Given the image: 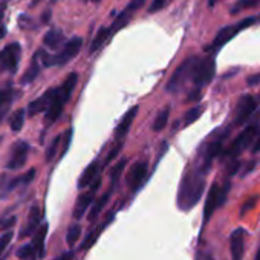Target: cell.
Masks as SVG:
<instances>
[{
  "label": "cell",
  "instance_id": "cell-10",
  "mask_svg": "<svg viewBox=\"0 0 260 260\" xmlns=\"http://www.w3.org/2000/svg\"><path fill=\"white\" fill-rule=\"evenodd\" d=\"M22 55V48L19 43H11L0 51V69L14 74L17 71Z\"/></svg>",
  "mask_w": 260,
  "mask_h": 260
},
{
  "label": "cell",
  "instance_id": "cell-22",
  "mask_svg": "<svg viewBox=\"0 0 260 260\" xmlns=\"http://www.w3.org/2000/svg\"><path fill=\"white\" fill-rule=\"evenodd\" d=\"M96 176H100V166H98V161H93L90 166H87V169L81 173L80 179H78V188H86L89 187L95 179Z\"/></svg>",
  "mask_w": 260,
  "mask_h": 260
},
{
  "label": "cell",
  "instance_id": "cell-13",
  "mask_svg": "<svg viewBox=\"0 0 260 260\" xmlns=\"http://www.w3.org/2000/svg\"><path fill=\"white\" fill-rule=\"evenodd\" d=\"M225 135H220L219 138H214L213 141H210L205 147H204V152H202V159H201V167L199 170L205 175L208 172V169L211 167V162L213 159L222 152V141H223Z\"/></svg>",
  "mask_w": 260,
  "mask_h": 260
},
{
  "label": "cell",
  "instance_id": "cell-39",
  "mask_svg": "<svg viewBox=\"0 0 260 260\" xmlns=\"http://www.w3.org/2000/svg\"><path fill=\"white\" fill-rule=\"evenodd\" d=\"M170 4V0H153L152 2V5H150V8H149V13H158V11H161L162 8H166L167 5Z\"/></svg>",
  "mask_w": 260,
  "mask_h": 260
},
{
  "label": "cell",
  "instance_id": "cell-7",
  "mask_svg": "<svg viewBox=\"0 0 260 260\" xmlns=\"http://www.w3.org/2000/svg\"><path fill=\"white\" fill-rule=\"evenodd\" d=\"M216 74V61L213 55H208L205 58H199L191 77L193 84L196 86V89H201L204 86H207Z\"/></svg>",
  "mask_w": 260,
  "mask_h": 260
},
{
  "label": "cell",
  "instance_id": "cell-51",
  "mask_svg": "<svg viewBox=\"0 0 260 260\" xmlns=\"http://www.w3.org/2000/svg\"><path fill=\"white\" fill-rule=\"evenodd\" d=\"M255 260H260V248H258V251H257V255H255Z\"/></svg>",
  "mask_w": 260,
  "mask_h": 260
},
{
  "label": "cell",
  "instance_id": "cell-30",
  "mask_svg": "<svg viewBox=\"0 0 260 260\" xmlns=\"http://www.w3.org/2000/svg\"><path fill=\"white\" fill-rule=\"evenodd\" d=\"M169 113H170L169 107L158 113V116L155 118V122H153V130H155V132H161V130L166 127V124L169 121Z\"/></svg>",
  "mask_w": 260,
  "mask_h": 260
},
{
  "label": "cell",
  "instance_id": "cell-18",
  "mask_svg": "<svg viewBox=\"0 0 260 260\" xmlns=\"http://www.w3.org/2000/svg\"><path fill=\"white\" fill-rule=\"evenodd\" d=\"M54 93H55V87L46 90L42 96H39L37 100L31 101L29 106H28V113H29L31 116H34V115H37V113H40V112H46L48 107H49L51 103H52Z\"/></svg>",
  "mask_w": 260,
  "mask_h": 260
},
{
  "label": "cell",
  "instance_id": "cell-26",
  "mask_svg": "<svg viewBox=\"0 0 260 260\" xmlns=\"http://www.w3.org/2000/svg\"><path fill=\"white\" fill-rule=\"evenodd\" d=\"M39 60H40V52H36V55H34V58H32V61H31L29 69H28V71L25 72V75L22 77V83H23V84H29V83H32V81L39 77V74H40Z\"/></svg>",
  "mask_w": 260,
  "mask_h": 260
},
{
  "label": "cell",
  "instance_id": "cell-11",
  "mask_svg": "<svg viewBox=\"0 0 260 260\" xmlns=\"http://www.w3.org/2000/svg\"><path fill=\"white\" fill-rule=\"evenodd\" d=\"M100 187H101V176H96V179L90 184L89 190H87L86 193H83V194L78 198V201H77V204H75V208H74V217H75L77 220H80V219L86 214V211H87V208L92 205L93 198H95V193L98 191Z\"/></svg>",
  "mask_w": 260,
  "mask_h": 260
},
{
  "label": "cell",
  "instance_id": "cell-32",
  "mask_svg": "<svg viewBox=\"0 0 260 260\" xmlns=\"http://www.w3.org/2000/svg\"><path fill=\"white\" fill-rule=\"evenodd\" d=\"M260 4V0H239V2L234 4L233 10H231V14H237L243 10H248V8H252V7H257Z\"/></svg>",
  "mask_w": 260,
  "mask_h": 260
},
{
  "label": "cell",
  "instance_id": "cell-17",
  "mask_svg": "<svg viewBox=\"0 0 260 260\" xmlns=\"http://www.w3.org/2000/svg\"><path fill=\"white\" fill-rule=\"evenodd\" d=\"M138 110H140V107H138V106L130 107V109H128V112L121 118L119 124H118V125H116V128H115V140H116V141H122V138L127 135L130 125H132L134 119L137 118Z\"/></svg>",
  "mask_w": 260,
  "mask_h": 260
},
{
  "label": "cell",
  "instance_id": "cell-29",
  "mask_svg": "<svg viewBox=\"0 0 260 260\" xmlns=\"http://www.w3.org/2000/svg\"><path fill=\"white\" fill-rule=\"evenodd\" d=\"M25 116H26V110L25 109H19L14 116L11 118V128L14 132H20L22 127H23V122H25Z\"/></svg>",
  "mask_w": 260,
  "mask_h": 260
},
{
  "label": "cell",
  "instance_id": "cell-21",
  "mask_svg": "<svg viewBox=\"0 0 260 260\" xmlns=\"http://www.w3.org/2000/svg\"><path fill=\"white\" fill-rule=\"evenodd\" d=\"M13 100H14V90L10 86L0 89V124H2L4 118L10 112Z\"/></svg>",
  "mask_w": 260,
  "mask_h": 260
},
{
  "label": "cell",
  "instance_id": "cell-48",
  "mask_svg": "<svg viewBox=\"0 0 260 260\" xmlns=\"http://www.w3.org/2000/svg\"><path fill=\"white\" fill-rule=\"evenodd\" d=\"M49 16H51V10H48V11L43 14V19H42V20H43V23H48V22H49Z\"/></svg>",
  "mask_w": 260,
  "mask_h": 260
},
{
  "label": "cell",
  "instance_id": "cell-54",
  "mask_svg": "<svg viewBox=\"0 0 260 260\" xmlns=\"http://www.w3.org/2000/svg\"><path fill=\"white\" fill-rule=\"evenodd\" d=\"M257 19H260V16H258V17H257ZM258 22H260V20H258Z\"/></svg>",
  "mask_w": 260,
  "mask_h": 260
},
{
  "label": "cell",
  "instance_id": "cell-49",
  "mask_svg": "<svg viewBox=\"0 0 260 260\" xmlns=\"http://www.w3.org/2000/svg\"><path fill=\"white\" fill-rule=\"evenodd\" d=\"M72 255H74L72 252H66V254H63L58 260H71V258H72Z\"/></svg>",
  "mask_w": 260,
  "mask_h": 260
},
{
  "label": "cell",
  "instance_id": "cell-2",
  "mask_svg": "<svg viewBox=\"0 0 260 260\" xmlns=\"http://www.w3.org/2000/svg\"><path fill=\"white\" fill-rule=\"evenodd\" d=\"M77 81H78V74L77 72H72L68 75V78L63 81L61 86L55 87V93H54V98H52V103L51 106L48 107L46 113H45V122L46 125H51L54 124L60 115L63 113V109L64 106L68 104L75 86H77Z\"/></svg>",
  "mask_w": 260,
  "mask_h": 260
},
{
  "label": "cell",
  "instance_id": "cell-8",
  "mask_svg": "<svg viewBox=\"0 0 260 260\" xmlns=\"http://www.w3.org/2000/svg\"><path fill=\"white\" fill-rule=\"evenodd\" d=\"M257 132H258L257 124H249V125H246V127L242 130V132H240V135H239V137L231 143V146L225 150L223 158L234 159L239 153H242L243 149H246V147L254 141Z\"/></svg>",
  "mask_w": 260,
  "mask_h": 260
},
{
  "label": "cell",
  "instance_id": "cell-4",
  "mask_svg": "<svg viewBox=\"0 0 260 260\" xmlns=\"http://www.w3.org/2000/svg\"><path fill=\"white\" fill-rule=\"evenodd\" d=\"M257 22H258L257 17H246V19L237 22L236 25H230V26L222 28V29L216 34L214 40H213L211 45L207 48V51H208V52H217L223 45H226L230 40H233L240 31L246 29L248 26H251V25H254V23H257Z\"/></svg>",
  "mask_w": 260,
  "mask_h": 260
},
{
  "label": "cell",
  "instance_id": "cell-31",
  "mask_svg": "<svg viewBox=\"0 0 260 260\" xmlns=\"http://www.w3.org/2000/svg\"><path fill=\"white\" fill-rule=\"evenodd\" d=\"M80 234H81V226L80 223H74L71 225V228L68 230V234H66V242L69 246H74L75 242L80 239Z\"/></svg>",
  "mask_w": 260,
  "mask_h": 260
},
{
  "label": "cell",
  "instance_id": "cell-25",
  "mask_svg": "<svg viewBox=\"0 0 260 260\" xmlns=\"http://www.w3.org/2000/svg\"><path fill=\"white\" fill-rule=\"evenodd\" d=\"M112 217H113V214H109V216H107V219H106V220H104V222H103L100 226H96L93 231H90V233L87 234V237L84 239V242H83V245H81V249H83V251L89 249V248H90V246H92V245L96 242V239H98L100 233H101V231H103V230H104V228H106L109 223H110V219H112Z\"/></svg>",
  "mask_w": 260,
  "mask_h": 260
},
{
  "label": "cell",
  "instance_id": "cell-3",
  "mask_svg": "<svg viewBox=\"0 0 260 260\" xmlns=\"http://www.w3.org/2000/svg\"><path fill=\"white\" fill-rule=\"evenodd\" d=\"M81 46H83V39L81 37H72L71 40H68L63 45L60 52H57L54 55H49L40 49V60L45 66H63L78 55V52L81 51Z\"/></svg>",
  "mask_w": 260,
  "mask_h": 260
},
{
  "label": "cell",
  "instance_id": "cell-43",
  "mask_svg": "<svg viewBox=\"0 0 260 260\" xmlns=\"http://www.w3.org/2000/svg\"><path fill=\"white\" fill-rule=\"evenodd\" d=\"M16 220H17V219H16L14 216H13V217H10V219H7V222H5V223L2 225V228H4V230H8V231H10V228H11V226H13V225L16 223Z\"/></svg>",
  "mask_w": 260,
  "mask_h": 260
},
{
  "label": "cell",
  "instance_id": "cell-27",
  "mask_svg": "<svg viewBox=\"0 0 260 260\" xmlns=\"http://www.w3.org/2000/svg\"><path fill=\"white\" fill-rule=\"evenodd\" d=\"M109 39H110V37H109V34H107V28H101V29L98 31V34L95 36L92 45H90V54H93V52H96L98 49H101V48L104 46V43H106Z\"/></svg>",
  "mask_w": 260,
  "mask_h": 260
},
{
  "label": "cell",
  "instance_id": "cell-40",
  "mask_svg": "<svg viewBox=\"0 0 260 260\" xmlns=\"http://www.w3.org/2000/svg\"><path fill=\"white\" fill-rule=\"evenodd\" d=\"M5 8H7V2H4L0 5V40H2L7 36V26L4 23V14H5Z\"/></svg>",
  "mask_w": 260,
  "mask_h": 260
},
{
  "label": "cell",
  "instance_id": "cell-52",
  "mask_svg": "<svg viewBox=\"0 0 260 260\" xmlns=\"http://www.w3.org/2000/svg\"><path fill=\"white\" fill-rule=\"evenodd\" d=\"M208 4H210V7H213L216 4V0H208Z\"/></svg>",
  "mask_w": 260,
  "mask_h": 260
},
{
  "label": "cell",
  "instance_id": "cell-47",
  "mask_svg": "<svg viewBox=\"0 0 260 260\" xmlns=\"http://www.w3.org/2000/svg\"><path fill=\"white\" fill-rule=\"evenodd\" d=\"M252 152L254 153H258L260 152V137H257V140H255V143L252 146Z\"/></svg>",
  "mask_w": 260,
  "mask_h": 260
},
{
  "label": "cell",
  "instance_id": "cell-46",
  "mask_svg": "<svg viewBox=\"0 0 260 260\" xmlns=\"http://www.w3.org/2000/svg\"><path fill=\"white\" fill-rule=\"evenodd\" d=\"M254 204H255V199H249V201L242 207V214H245V213L248 211V208H249L251 205H254Z\"/></svg>",
  "mask_w": 260,
  "mask_h": 260
},
{
  "label": "cell",
  "instance_id": "cell-24",
  "mask_svg": "<svg viewBox=\"0 0 260 260\" xmlns=\"http://www.w3.org/2000/svg\"><path fill=\"white\" fill-rule=\"evenodd\" d=\"M113 193V187H110L101 198H100V201L98 202H95L93 204V207H92V210L89 211V214H87V219L90 220V222H95L96 219H98V216H100V213L103 211V208L106 207V204L109 202V199H110V194Z\"/></svg>",
  "mask_w": 260,
  "mask_h": 260
},
{
  "label": "cell",
  "instance_id": "cell-34",
  "mask_svg": "<svg viewBox=\"0 0 260 260\" xmlns=\"http://www.w3.org/2000/svg\"><path fill=\"white\" fill-rule=\"evenodd\" d=\"M202 110H204V107L202 106H196V107H193V109H190L187 113H185V118H184V122H185V125H188V124H193L201 115H202Z\"/></svg>",
  "mask_w": 260,
  "mask_h": 260
},
{
  "label": "cell",
  "instance_id": "cell-1",
  "mask_svg": "<svg viewBox=\"0 0 260 260\" xmlns=\"http://www.w3.org/2000/svg\"><path fill=\"white\" fill-rule=\"evenodd\" d=\"M205 188V175L199 169H193L187 172L182 178L179 193H178V205L181 210H191L202 198Z\"/></svg>",
  "mask_w": 260,
  "mask_h": 260
},
{
  "label": "cell",
  "instance_id": "cell-14",
  "mask_svg": "<svg viewBox=\"0 0 260 260\" xmlns=\"http://www.w3.org/2000/svg\"><path fill=\"white\" fill-rule=\"evenodd\" d=\"M28 155H29V144L25 143V141H17L13 146V152H11V156H10V161L7 164V167L10 170L22 169L26 164Z\"/></svg>",
  "mask_w": 260,
  "mask_h": 260
},
{
  "label": "cell",
  "instance_id": "cell-28",
  "mask_svg": "<svg viewBox=\"0 0 260 260\" xmlns=\"http://www.w3.org/2000/svg\"><path fill=\"white\" fill-rule=\"evenodd\" d=\"M125 166H127V159H125V158H122L121 161H118V162L112 167V173H110V185H116V182H118L119 176L122 175V172H124Z\"/></svg>",
  "mask_w": 260,
  "mask_h": 260
},
{
  "label": "cell",
  "instance_id": "cell-44",
  "mask_svg": "<svg viewBox=\"0 0 260 260\" xmlns=\"http://www.w3.org/2000/svg\"><path fill=\"white\" fill-rule=\"evenodd\" d=\"M201 98V89H196L194 92H191L190 93V96H188V100L190 101H198Z\"/></svg>",
  "mask_w": 260,
  "mask_h": 260
},
{
  "label": "cell",
  "instance_id": "cell-41",
  "mask_svg": "<svg viewBox=\"0 0 260 260\" xmlns=\"http://www.w3.org/2000/svg\"><path fill=\"white\" fill-rule=\"evenodd\" d=\"M72 134H74V130H72V128H69L64 135H61V137H63V141H64V143H63V147H61V156H63V155H66V152H68V149H69V146H71Z\"/></svg>",
  "mask_w": 260,
  "mask_h": 260
},
{
  "label": "cell",
  "instance_id": "cell-33",
  "mask_svg": "<svg viewBox=\"0 0 260 260\" xmlns=\"http://www.w3.org/2000/svg\"><path fill=\"white\" fill-rule=\"evenodd\" d=\"M34 176H36V170H34V169H31L25 176H22V178H17V179L11 181V184H10L8 190H13V188H14V187H17L19 184H22V185H28V184L34 179Z\"/></svg>",
  "mask_w": 260,
  "mask_h": 260
},
{
  "label": "cell",
  "instance_id": "cell-53",
  "mask_svg": "<svg viewBox=\"0 0 260 260\" xmlns=\"http://www.w3.org/2000/svg\"><path fill=\"white\" fill-rule=\"evenodd\" d=\"M39 2H42V0H32V5H37Z\"/></svg>",
  "mask_w": 260,
  "mask_h": 260
},
{
  "label": "cell",
  "instance_id": "cell-45",
  "mask_svg": "<svg viewBox=\"0 0 260 260\" xmlns=\"http://www.w3.org/2000/svg\"><path fill=\"white\" fill-rule=\"evenodd\" d=\"M257 83H260V74H257V75L248 78V84H249V86H254V84H257Z\"/></svg>",
  "mask_w": 260,
  "mask_h": 260
},
{
  "label": "cell",
  "instance_id": "cell-38",
  "mask_svg": "<svg viewBox=\"0 0 260 260\" xmlns=\"http://www.w3.org/2000/svg\"><path fill=\"white\" fill-rule=\"evenodd\" d=\"M122 144H124L122 141H116V144L110 149V152H109V155H107V158H106V161H104L106 164H109L110 161H113V159L116 158V155H118V153L121 152V149H122Z\"/></svg>",
  "mask_w": 260,
  "mask_h": 260
},
{
  "label": "cell",
  "instance_id": "cell-5",
  "mask_svg": "<svg viewBox=\"0 0 260 260\" xmlns=\"http://www.w3.org/2000/svg\"><path fill=\"white\" fill-rule=\"evenodd\" d=\"M198 60H199V57L193 55V57L185 58V60L179 64V68L175 71V74L172 75V78H170L169 83H167V92L176 93V92H179V90L185 86L187 81L191 80Z\"/></svg>",
  "mask_w": 260,
  "mask_h": 260
},
{
  "label": "cell",
  "instance_id": "cell-36",
  "mask_svg": "<svg viewBox=\"0 0 260 260\" xmlns=\"http://www.w3.org/2000/svg\"><path fill=\"white\" fill-rule=\"evenodd\" d=\"M17 257L22 260H29V258H37V254L34 251V248L31 245H23L19 251H17Z\"/></svg>",
  "mask_w": 260,
  "mask_h": 260
},
{
  "label": "cell",
  "instance_id": "cell-6",
  "mask_svg": "<svg viewBox=\"0 0 260 260\" xmlns=\"http://www.w3.org/2000/svg\"><path fill=\"white\" fill-rule=\"evenodd\" d=\"M230 191V182L228 184H223V185H219V184H213L210 191H208V196H207V201H205V207H204V223H207L213 213L225 204L226 201V194Z\"/></svg>",
  "mask_w": 260,
  "mask_h": 260
},
{
  "label": "cell",
  "instance_id": "cell-35",
  "mask_svg": "<svg viewBox=\"0 0 260 260\" xmlns=\"http://www.w3.org/2000/svg\"><path fill=\"white\" fill-rule=\"evenodd\" d=\"M13 237H14L13 231H7L5 234H2V237H0V260H4V254H5L8 245L11 243Z\"/></svg>",
  "mask_w": 260,
  "mask_h": 260
},
{
  "label": "cell",
  "instance_id": "cell-37",
  "mask_svg": "<svg viewBox=\"0 0 260 260\" xmlns=\"http://www.w3.org/2000/svg\"><path fill=\"white\" fill-rule=\"evenodd\" d=\"M60 141H61V135H60V137H55V138H54V141L51 143L49 149L46 150V161H48V162H49L51 159H54V156H55V153H57V150H58V144H60Z\"/></svg>",
  "mask_w": 260,
  "mask_h": 260
},
{
  "label": "cell",
  "instance_id": "cell-50",
  "mask_svg": "<svg viewBox=\"0 0 260 260\" xmlns=\"http://www.w3.org/2000/svg\"><path fill=\"white\" fill-rule=\"evenodd\" d=\"M83 2H92V4H98L100 0H83Z\"/></svg>",
  "mask_w": 260,
  "mask_h": 260
},
{
  "label": "cell",
  "instance_id": "cell-23",
  "mask_svg": "<svg viewBox=\"0 0 260 260\" xmlns=\"http://www.w3.org/2000/svg\"><path fill=\"white\" fill-rule=\"evenodd\" d=\"M43 43L49 49H58L60 46H63L66 43L64 32L60 31V29H51L49 32H46V36L43 39Z\"/></svg>",
  "mask_w": 260,
  "mask_h": 260
},
{
  "label": "cell",
  "instance_id": "cell-16",
  "mask_svg": "<svg viewBox=\"0 0 260 260\" xmlns=\"http://www.w3.org/2000/svg\"><path fill=\"white\" fill-rule=\"evenodd\" d=\"M230 251L233 260H242L245 252V230L237 228L230 237Z\"/></svg>",
  "mask_w": 260,
  "mask_h": 260
},
{
  "label": "cell",
  "instance_id": "cell-42",
  "mask_svg": "<svg viewBox=\"0 0 260 260\" xmlns=\"http://www.w3.org/2000/svg\"><path fill=\"white\" fill-rule=\"evenodd\" d=\"M239 169H240V162L237 159H231V164L228 166V175H231V176L236 175Z\"/></svg>",
  "mask_w": 260,
  "mask_h": 260
},
{
  "label": "cell",
  "instance_id": "cell-12",
  "mask_svg": "<svg viewBox=\"0 0 260 260\" xmlns=\"http://www.w3.org/2000/svg\"><path fill=\"white\" fill-rule=\"evenodd\" d=\"M147 178V162L146 161H140L137 164L132 166V169L128 170L127 176H125V182L128 185V188L132 191H137L141 188V185L144 184Z\"/></svg>",
  "mask_w": 260,
  "mask_h": 260
},
{
  "label": "cell",
  "instance_id": "cell-20",
  "mask_svg": "<svg viewBox=\"0 0 260 260\" xmlns=\"http://www.w3.org/2000/svg\"><path fill=\"white\" fill-rule=\"evenodd\" d=\"M46 234H48V223H42L36 234H34V239H32V243L31 246L34 248L36 254L39 258H43L45 255V239H46Z\"/></svg>",
  "mask_w": 260,
  "mask_h": 260
},
{
  "label": "cell",
  "instance_id": "cell-19",
  "mask_svg": "<svg viewBox=\"0 0 260 260\" xmlns=\"http://www.w3.org/2000/svg\"><path fill=\"white\" fill-rule=\"evenodd\" d=\"M40 220H42V211L39 208V205H34L29 211V217H28V222H26V226L22 230L20 233V237H26V236H31L37 231V228L40 226Z\"/></svg>",
  "mask_w": 260,
  "mask_h": 260
},
{
  "label": "cell",
  "instance_id": "cell-15",
  "mask_svg": "<svg viewBox=\"0 0 260 260\" xmlns=\"http://www.w3.org/2000/svg\"><path fill=\"white\" fill-rule=\"evenodd\" d=\"M255 107H257V103H255V98L252 95L242 96L240 101H239V106H237V115H236L234 124L236 125L245 124L249 119V116L254 113Z\"/></svg>",
  "mask_w": 260,
  "mask_h": 260
},
{
  "label": "cell",
  "instance_id": "cell-9",
  "mask_svg": "<svg viewBox=\"0 0 260 260\" xmlns=\"http://www.w3.org/2000/svg\"><path fill=\"white\" fill-rule=\"evenodd\" d=\"M146 4V0H132L118 16H116V19L112 22V25L107 28V34H109V37H112V36H115L121 28H124L128 22H130V19H132V16L143 7Z\"/></svg>",
  "mask_w": 260,
  "mask_h": 260
}]
</instances>
